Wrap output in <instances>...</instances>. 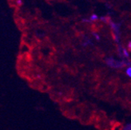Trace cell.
Here are the masks:
<instances>
[{"label":"cell","mask_w":131,"mask_h":130,"mask_svg":"<svg viewBox=\"0 0 131 130\" xmlns=\"http://www.w3.org/2000/svg\"><path fill=\"white\" fill-rule=\"evenodd\" d=\"M16 3H17L18 6H22V0H17Z\"/></svg>","instance_id":"cell-5"},{"label":"cell","mask_w":131,"mask_h":130,"mask_svg":"<svg viewBox=\"0 0 131 130\" xmlns=\"http://www.w3.org/2000/svg\"><path fill=\"white\" fill-rule=\"evenodd\" d=\"M126 74L129 77V78H131V67H129V68L126 69Z\"/></svg>","instance_id":"cell-3"},{"label":"cell","mask_w":131,"mask_h":130,"mask_svg":"<svg viewBox=\"0 0 131 130\" xmlns=\"http://www.w3.org/2000/svg\"><path fill=\"white\" fill-rule=\"evenodd\" d=\"M124 130H131V124H127V125L124 127Z\"/></svg>","instance_id":"cell-4"},{"label":"cell","mask_w":131,"mask_h":130,"mask_svg":"<svg viewBox=\"0 0 131 130\" xmlns=\"http://www.w3.org/2000/svg\"><path fill=\"white\" fill-rule=\"evenodd\" d=\"M82 22H91L90 19H82Z\"/></svg>","instance_id":"cell-8"},{"label":"cell","mask_w":131,"mask_h":130,"mask_svg":"<svg viewBox=\"0 0 131 130\" xmlns=\"http://www.w3.org/2000/svg\"><path fill=\"white\" fill-rule=\"evenodd\" d=\"M122 54L126 58H129V53L127 51V50L126 48H122Z\"/></svg>","instance_id":"cell-1"},{"label":"cell","mask_w":131,"mask_h":130,"mask_svg":"<svg viewBox=\"0 0 131 130\" xmlns=\"http://www.w3.org/2000/svg\"><path fill=\"white\" fill-rule=\"evenodd\" d=\"M128 50L129 52H131V41L129 42V43H128Z\"/></svg>","instance_id":"cell-6"},{"label":"cell","mask_w":131,"mask_h":130,"mask_svg":"<svg viewBox=\"0 0 131 130\" xmlns=\"http://www.w3.org/2000/svg\"><path fill=\"white\" fill-rule=\"evenodd\" d=\"M90 19L91 22H92V21H96V20L98 19V16L97 15H95V14H93V15L90 16Z\"/></svg>","instance_id":"cell-2"},{"label":"cell","mask_w":131,"mask_h":130,"mask_svg":"<svg viewBox=\"0 0 131 130\" xmlns=\"http://www.w3.org/2000/svg\"><path fill=\"white\" fill-rule=\"evenodd\" d=\"M94 36L95 38H96V39H97V40H99V39H100L99 35H98V34H96V33H94Z\"/></svg>","instance_id":"cell-7"}]
</instances>
